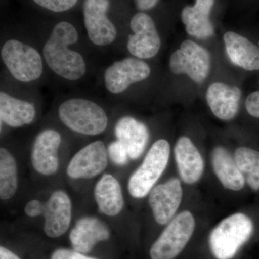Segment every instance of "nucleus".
I'll return each instance as SVG.
<instances>
[{
	"mask_svg": "<svg viewBox=\"0 0 259 259\" xmlns=\"http://www.w3.org/2000/svg\"><path fill=\"white\" fill-rule=\"evenodd\" d=\"M48 71L56 79L73 83L82 81L90 73V62L76 24L58 20L49 29L40 47Z\"/></svg>",
	"mask_w": 259,
	"mask_h": 259,
	"instance_id": "obj_1",
	"label": "nucleus"
},
{
	"mask_svg": "<svg viewBox=\"0 0 259 259\" xmlns=\"http://www.w3.org/2000/svg\"><path fill=\"white\" fill-rule=\"evenodd\" d=\"M0 56L10 80L32 88L44 79L47 71L40 47L17 36L2 40Z\"/></svg>",
	"mask_w": 259,
	"mask_h": 259,
	"instance_id": "obj_2",
	"label": "nucleus"
},
{
	"mask_svg": "<svg viewBox=\"0 0 259 259\" xmlns=\"http://www.w3.org/2000/svg\"><path fill=\"white\" fill-rule=\"evenodd\" d=\"M57 115L65 127L83 136L102 134L109 123L106 110L93 97H65L58 105Z\"/></svg>",
	"mask_w": 259,
	"mask_h": 259,
	"instance_id": "obj_3",
	"label": "nucleus"
},
{
	"mask_svg": "<svg viewBox=\"0 0 259 259\" xmlns=\"http://www.w3.org/2000/svg\"><path fill=\"white\" fill-rule=\"evenodd\" d=\"M81 14L87 40L97 49L113 47L119 28L113 19V0H82Z\"/></svg>",
	"mask_w": 259,
	"mask_h": 259,
	"instance_id": "obj_4",
	"label": "nucleus"
},
{
	"mask_svg": "<svg viewBox=\"0 0 259 259\" xmlns=\"http://www.w3.org/2000/svg\"><path fill=\"white\" fill-rule=\"evenodd\" d=\"M254 230L253 221L242 212L228 216L213 228L209 246L216 259H232L248 242Z\"/></svg>",
	"mask_w": 259,
	"mask_h": 259,
	"instance_id": "obj_5",
	"label": "nucleus"
},
{
	"mask_svg": "<svg viewBox=\"0 0 259 259\" xmlns=\"http://www.w3.org/2000/svg\"><path fill=\"white\" fill-rule=\"evenodd\" d=\"M170 151L165 139H158L151 146L141 166L130 177L127 190L133 197L144 198L149 194L166 169Z\"/></svg>",
	"mask_w": 259,
	"mask_h": 259,
	"instance_id": "obj_6",
	"label": "nucleus"
},
{
	"mask_svg": "<svg viewBox=\"0 0 259 259\" xmlns=\"http://www.w3.org/2000/svg\"><path fill=\"white\" fill-rule=\"evenodd\" d=\"M195 226V218L190 211L184 210L177 214L151 245V259L177 258L188 244Z\"/></svg>",
	"mask_w": 259,
	"mask_h": 259,
	"instance_id": "obj_7",
	"label": "nucleus"
},
{
	"mask_svg": "<svg viewBox=\"0 0 259 259\" xmlns=\"http://www.w3.org/2000/svg\"><path fill=\"white\" fill-rule=\"evenodd\" d=\"M151 68L145 60L129 56L113 61L104 69L102 84L109 96L119 97L151 76Z\"/></svg>",
	"mask_w": 259,
	"mask_h": 259,
	"instance_id": "obj_8",
	"label": "nucleus"
},
{
	"mask_svg": "<svg viewBox=\"0 0 259 259\" xmlns=\"http://www.w3.org/2000/svg\"><path fill=\"white\" fill-rule=\"evenodd\" d=\"M15 83V82H14ZM17 87L5 86L2 83L0 90V120L1 125L18 128L30 125L36 118V104L32 95L27 93L26 87L16 83Z\"/></svg>",
	"mask_w": 259,
	"mask_h": 259,
	"instance_id": "obj_9",
	"label": "nucleus"
},
{
	"mask_svg": "<svg viewBox=\"0 0 259 259\" xmlns=\"http://www.w3.org/2000/svg\"><path fill=\"white\" fill-rule=\"evenodd\" d=\"M129 28L126 48L131 56L147 60L158 55L161 39L152 17L139 11L130 20Z\"/></svg>",
	"mask_w": 259,
	"mask_h": 259,
	"instance_id": "obj_10",
	"label": "nucleus"
},
{
	"mask_svg": "<svg viewBox=\"0 0 259 259\" xmlns=\"http://www.w3.org/2000/svg\"><path fill=\"white\" fill-rule=\"evenodd\" d=\"M211 56L202 46L191 40H185L180 49L170 56V71L175 74H186L194 83L204 82L210 71Z\"/></svg>",
	"mask_w": 259,
	"mask_h": 259,
	"instance_id": "obj_11",
	"label": "nucleus"
},
{
	"mask_svg": "<svg viewBox=\"0 0 259 259\" xmlns=\"http://www.w3.org/2000/svg\"><path fill=\"white\" fill-rule=\"evenodd\" d=\"M148 203L156 222L167 225L176 215L183 199V189L179 179L172 178L153 187Z\"/></svg>",
	"mask_w": 259,
	"mask_h": 259,
	"instance_id": "obj_12",
	"label": "nucleus"
},
{
	"mask_svg": "<svg viewBox=\"0 0 259 259\" xmlns=\"http://www.w3.org/2000/svg\"><path fill=\"white\" fill-rule=\"evenodd\" d=\"M62 137L55 129L42 130L32 144L30 158L35 171L45 176L54 175L59 168V152Z\"/></svg>",
	"mask_w": 259,
	"mask_h": 259,
	"instance_id": "obj_13",
	"label": "nucleus"
},
{
	"mask_svg": "<svg viewBox=\"0 0 259 259\" xmlns=\"http://www.w3.org/2000/svg\"><path fill=\"white\" fill-rule=\"evenodd\" d=\"M105 143L95 141L80 149L71 158L67 175L74 179H91L101 174L107 166Z\"/></svg>",
	"mask_w": 259,
	"mask_h": 259,
	"instance_id": "obj_14",
	"label": "nucleus"
},
{
	"mask_svg": "<svg viewBox=\"0 0 259 259\" xmlns=\"http://www.w3.org/2000/svg\"><path fill=\"white\" fill-rule=\"evenodd\" d=\"M71 203L68 194L58 190L44 203V231L48 237L57 238L69 230L71 221Z\"/></svg>",
	"mask_w": 259,
	"mask_h": 259,
	"instance_id": "obj_15",
	"label": "nucleus"
},
{
	"mask_svg": "<svg viewBox=\"0 0 259 259\" xmlns=\"http://www.w3.org/2000/svg\"><path fill=\"white\" fill-rule=\"evenodd\" d=\"M110 238V231L105 223L99 218L84 217L76 223L69 234L72 249L83 254L93 251L100 242Z\"/></svg>",
	"mask_w": 259,
	"mask_h": 259,
	"instance_id": "obj_16",
	"label": "nucleus"
},
{
	"mask_svg": "<svg viewBox=\"0 0 259 259\" xmlns=\"http://www.w3.org/2000/svg\"><path fill=\"white\" fill-rule=\"evenodd\" d=\"M175 161L181 180L187 185H194L202 178L204 163L202 155L187 136L177 140L174 148Z\"/></svg>",
	"mask_w": 259,
	"mask_h": 259,
	"instance_id": "obj_17",
	"label": "nucleus"
},
{
	"mask_svg": "<svg viewBox=\"0 0 259 259\" xmlns=\"http://www.w3.org/2000/svg\"><path fill=\"white\" fill-rule=\"evenodd\" d=\"M241 90L226 83H211L206 92L207 105L213 115L221 120L234 119L239 110Z\"/></svg>",
	"mask_w": 259,
	"mask_h": 259,
	"instance_id": "obj_18",
	"label": "nucleus"
},
{
	"mask_svg": "<svg viewBox=\"0 0 259 259\" xmlns=\"http://www.w3.org/2000/svg\"><path fill=\"white\" fill-rule=\"evenodd\" d=\"M114 131L116 140L125 146L131 159L141 157L150 137L149 131L144 122L132 116H123L116 122Z\"/></svg>",
	"mask_w": 259,
	"mask_h": 259,
	"instance_id": "obj_19",
	"label": "nucleus"
},
{
	"mask_svg": "<svg viewBox=\"0 0 259 259\" xmlns=\"http://www.w3.org/2000/svg\"><path fill=\"white\" fill-rule=\"evenodd\" d=\"M214 4V0H195L193 6L182 10L181 18L189 35L202 40L214 35V26L209 18Z\"/></svg>",
	"mask_w": 259,
	"mask_h": 259,
	"instance_id": "obj_20",
	"label": "nucleus"
},
{
	"mask_svg": "<svg viewBox=\"0 0 259 259\" xmlns=\"http://www.w3.org/2000/svg\"><path fill=\"white\" fill-rule=\"evenodd\" d=\"M227 55L232 64L246 71L259 70V47L248 38L233 31L223 36Z\"/></svg>",
	"mask_w": 259,
	"mask_h": 259,
	"instance_id": "obj_21",
	"label": "nucleus"
},
{
	"mask_svg": "<svg viewBox=\"0 0 259 259\" xmlns=\"http://www.w3.org/2000/svg\"><path fill=\"white\" fill-rule=\"evenodd\" d=\"M211 164L214 175L227 190L238 192L244 187V177L237 166L234 157L226 148L218 146L213 148Z\"/></svg>",
	"mask_w": 259,
	"mask_h": 259,
	"instance_id": "obj_22",
	"label": "nucleus"
},
{
	"mask_svg": "<svg viewBox=\"0 0 259 259\" xmlns=\"http://www.w3.org/2000/svg\"><path fill=\"white\" fill-rule=\"evenodd\" d=\"M95 198L100 212L110 217L120 214L124 198L120 183L111 175H104L95 187Z\"/></svg>",
	"mask_w": 259,
	"mask_h": 259,
	"instance_id": "obj_23",
	"label": "nucleus"
},
{
	"mask_svg": "<svg viewBox=\"0 0 259 259\" xmlns=\"http://www.w3.org/2000/svg\"><path fill=\"white\" fill-rule=\"evenodd\" d=\"M18 189L16 161L9 150L0 148V198L8 200Z\"/></svg>",
	"mask_w": 259,
	"mask_h": 259,
	"instance_id": "obj_24",
	"label": "nucleus"
},
{
	"mask_svg": "<svg viewBox=\"0 0 259 259\" xmlns=\"http://www.w3.org/2000/svg\"><path fill=\"white\" fill-rule=\"evenodd\" d=\"M233 157L247 185L252 190L259 191L258 151L242 146L237 148Z\"/></svg>",
	"mask_w": 259,
	"mask_h": 259,
	"instance_id": "obj_25",
	"label": "nucleus"
},
{
	"mask_svg": "<svg viewBox=\"0 0 259 259\" xmlns=\"http://www.w3.org/2000/svg\"><path fill=\"white\" fill-rule=\"evenodd\" d=\"M31 2L39 9L59 15L74 10L81 0H31Z\"/></svg>",
	"mask_w": 259,
	"mask_h": 259,
	"instance_id": "obj_26",
	"label": "nucleus"
},
{
	"mask_svg": "<svg viewBox=\"0 0 259 259\" xmlns=\"http://www.w3.org/2000/svg\"><path fill=\"white\" fill-rule=\"evenodd\" d=\"M107 153L112 161L119 166H124L128 162L130 157L127 149L125 146L117 140L112 141L109 144Z\"/></svg>",
	"mask_w": 259,
	"mask_h": 259,
	"instance_id": "obj_27",
	"label": "nucleus"
},
{
	"mask_svg": "<svg viewBox=\"0 0 259 259\" xmlns=\"http://www.w3.org/2000/svg\"><path fill=\"white\" fill-rule=\"evenodd\" d=\"M50 259H98L79 253L74 249L58 248L51 253Z\"/></svg>",
	"mask_w": 259,
	"mask_h": 259,
	"instance_id": "obj_28",
	"label": "nucleus"
},
{
	"mask_svg": "<svg viewBox=\"0 0 259 259\" xmlns=\"http://www.w3.org/2000/svg\"><path fill=\"white\" fill-rule=\"evenodd\" d=\"M245 108L252 117L259 118V91L250 93L245 100Z\"/></svg>",
	"mask_w": 259,
	"mask_h": 259,
	"instance_id": "obj_29",
	"label": "nucleus"
},
{
	"mask_svg": "<svg viewBox=\"0 0 259 259\" xmlns=\"http://www.w3.org/2000/svg\"><path fill=\"white\" fill-rule=\"evenodd\" d=\"M44 203L37 199H32L28 202L25 207V213L29 217L42 216L44 212Z\"/></svg>",
	"mask_w": 259,
	"mask_h": 259,
	"instance_id": "obj_30",
	"label": "nucleus"
},
{
	"mask_svg": "<svg viewBox=\"0 0 259 259\" xmlns=\"http://www.w3.org/2000/svg\"><path fill=\"white\" fill-rule=\"evenodd\" d=\"M135 5L139 11L147 12L156 8L159 0H134Z\"/></svg>",
	"mask_w": 259,
	"mask_h": 259,
	"instance_id": "obj_31",
	"label": "nucleus"
},
{
	"mask_svg": "<svg viewBox=\"0 0 259 259\" xmlns=\"http://www.w3.org/2000/svg\"><path fill=\"white\" fill-rule=\"evenodd\" d=\"M0 259H21L16 253L2 245L0 247Z\"/></svg>",
	"mask_w": 259,
	"mask_h": 259,
	"instance_id": "obj_32",
	"label": "nucleus"
}]
</instances>
